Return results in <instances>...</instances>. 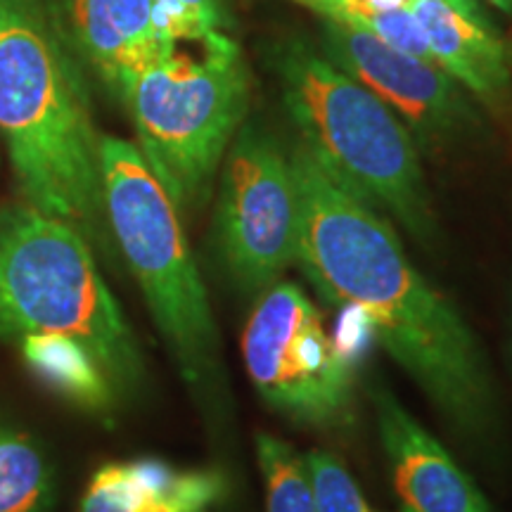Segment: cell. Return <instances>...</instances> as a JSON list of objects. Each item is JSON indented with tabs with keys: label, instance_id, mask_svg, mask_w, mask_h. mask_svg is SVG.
Returning <instances> with one entry per match:
<instances>
[{
	"label": "cell",
	"instance_id": "cell-12",
	"mask_svg": "<svg viewBox=\"0 0 512 512\" xmlns=\"http://www.w3.org/2000/svg\"><path fill=\"white\" fill-rule=\"evenodd\" d=\"M226 494L216 470H178L162 460L110 463L95 472L81 512H211Z\"/></svg>",
	"mask_w": 512,
	"mask_h": 512
},
{
	"label": "cell",
	"instance_id": "cell-22",
	"mask_svg": "<svg viewBox=\"0 0 512 512\" xmlns=\"http://www.w3.org/2000/svg\"><path fill=\"white\" fill-rule=\"evenodd\" d=\"M448 5H453L458 12H463V15H467L470 19H477V22H486L484 12L482 8H479L477 0H446Z\"/></svg>",
	"mask_w": 512,
	"mask_h": 512
},
{
	"label": "cell",
	"instance_id": "cell-3",
	"mask_svg": "<svg viewBox=\"0 0 512 512\" xmlns=\"http://www.w3.org/2000/svg\"><path fill=\"white\" fill-rule=\"evenodd\" d=\"M105 214L119 259L133 273L178 373L209 418L228 408L221 337L181 211L138 145L100 140Z\"/></svg>",
	"mask_w": 512,
	"mask_h": 512
},
{
	"label": "cell",
	"instance_id": "cell-11",
	"mask_svg": "<svg viewBox=\"0 0 512 512\" xmlns=\"http://www.w3.org/2000/svg\"><path fill=\"white\" fill-rule=\"evenodd\" d=\"M46 5L67 46L117 95L171 46L159 36L152 0H46Z\"/></svg>",
	"mask_w": 512,
	"mask_h": 512
},
{
	"label": "cell",
	"instance_id": "cell-10",
	"mask_svg": "<svg viewBox=\"0 0 512 512\" xmlns=\"http://www.w3.org/2000/svg\"><path fill=\"white\" fill-rule=\"evenodd\" d=\"M399 512H496L444 444L387 387L373 389Z\"/></svg>",
	"mask_w": 512,
	"mask_h": 512
},
{
	"label": "cell",
	"instance_id": "cell-13",
	"mask_svg": "<svg viewBox=\"0 0 512 512\" xmlns=\"http://www.w3.org/2000/svg\"><path fill=\"white\" fill-rule=\"evenodd\" d=\"M434 62L460 86L486 102H496L510 86V57L489 22H477L446 0H411Z\"/></svg>",
	"mask_w": 512,
	"mask_h": 512
},
{
	"label": "cell",
	"instance_id": "cell-9",
	"mask_svg": "<svg viewBox=\"0 0 512 512\" xmlns=\"http://www.w3.org/2000/svg\"><path fill=\"white\" fill-rule=\"evenodd\" d=\"M325 53L392 107L420 143L446 145L477 124L460 83L439 64L399 53L351 19H328Z\"/></svg>",
	"mask_w": 512,
	"mask_h": 512
},
{
	"label": "cell",
	"instance_id": "cell-2",
	"mask_svg": "<svg viewBox=\"0 0 512 512\" xmlns=\"http://www.w3.org/2000/svg\"><path fill=\"white\" fill-rule=\"evenodd\" d=\"M46 0H0V140L22 202L112 259L100 136Z\"/></svg>",
	"mask_w": 512,
	"mask_h": 512
},
{
	"label": "cell",
	"instance_id": "cell-4",
	"mask_svg": "<svg viewBox=\"0 0 512 512\" xmlns=\"http://www.w3.org/2000/svg\"><path fill=\"white\" fill-rule=\"evenodd\" d=\"M275 74L306 150L415 242L432 245L439 228L418 140L399 114L302 41L275 53Z\"/></svg>",
	"mask_w": 512,
	"mask_h": 512
},
{
	"label": "cell",
	"instance_id": "cell-21",
	"mask_svg": "<svg viewBox=\"0 0 512 512\" xmlns=\"http://www.w3.org/2000/svg\"><path fill=\"white\" fill-rule=\"evenodd\" d=\"M297 3L306 5V8L316 10L325 19H342L347 15V3L349 0H297Z\"/></svg>",
	"mask_w": 512,
	"mask_h": 512
},
{
	"label": "cell",
	"instance_id": "cell-5",
	"mask_svg": "<svg viewBox=\"0 0 512 512\" xmlns=\"http://www.w3.org/2000/svg\"><path fill=\"white\" fill-rule=\"evenodd\" d=\"M48 332L79 342L117 396L143 382L138 339L91 242L29 204H10L0 209V339L22 342Z\"/></svg>",
	"mask_w": 512,
	"mask_h": 512
},
{
	"label": "cell",
	"instance_id": "cell-23",
	"mask_svg": "<svg viewBox=\"0 0 512 512\" xmlns=\"http://www.w3.org/2000/svg\"><path fill=\"white\" fill-rule=\"evenodd\" d=\"M491 5H496L498 10L508 12V15H512V0H489Z\"/></svg>",
	"mask_w": 512,
	"mask_h": 512
},
{
	"label": "cell",
	"instance_id": "cell-8",
	"mask_svg": "<svg viewBox=\"0 0 512 512\" xmlns=\"http://www.w3.org/2000/svg\"><path fill=\"white\" fill-rule=\"evenodd\" d=\"M214 242L223 271L259 294L297 259L299 197L292 159L264 126L242 124L221 164Z\"/></svg>",
	"mask_w": 512,
	"mask_h": 512
},
{
	"label": "cell",
	"instance_id": "cell-1",
	"mask_svg": "<svg viewBox=\"0 0 512 512\" xmlns=\"http://www.w3.org/2000/svg\"><path fill=\"white\" fill-rule=\"evenodd\" d=\"M290 159L299 197L294 264L325 304L366 320L458 437L489 439L498 425L496 382L463 313L413 264L387 216L304 145Z\"/></svg>",
	"mask_w": 512,
	"mask_h": 512
},
{
	"label": "cell",
	"instance_id": "cell-6",
	"mask_svg": "<svg viewBox=\"0 0 512 512\" xmlns=\"http://www.w3.org/2000/svg\"><path fill=\"white\" fill-rule=\"evenodd\" d=\"M169 50L121 86L138 150L178 211L207 204L249 112V72L226 31Z\"/></svg>",
	"mask_w": 512,
	"mask_h": 512
},
{
	"label": "cell",
	"instance_id": "cell-19",
	"mask_svg": "<svg viewBox=\"0 0 512 512\" xmlns=\"http://www.w3.org/2000/svg\"><path fill=\"white\" fill-rule=\"evenodd\" d=\"M344 19H351V22L361 24V27L373 31L380 41L387 43V46H392L394 50H399V53L434 62L425 31H422L420 22L415 19L411 8H396V10L373 12V15L344 17Z\"/></svg>",
	"mask_w": 512,
	"mask_h": 512
},
{
	"label": "cell",
	"instance_id": "cell-7",
	"mask_svg": "<svg viewBox=\"0 0 512 512\" xmlns=\"http://www.w3.org/2000/svg\"><path fill=\"white\" fill-rule=\"evenodd\" d=\"M242 361L273 411L318 430L351 420L354 366L299 285L278 280L256 294L242 330Z\"/></svg>",
	"mask_w": 512,
	"mask_h": 512
},
{
	"label": "cell",
	"instance_id": "cell-17",
	"mask_svg": "<svg viewBox=\"0 0 512 512\" xmlns=\"http://www.w3.org/2000/svg\"><path fill=\"white\" fill-rule=\"evenodd\" d=\"M155 24L166 43L200 41L226 31L230 24L226 0H152Z\"/></svg>",
	"mask_w": 512,
	"mask_h": 512
},
{
	"label": "cell",
	"instance_id": "cell-20",
	"mask_svg": "<svg viewBox=\"0 0 512 512\" xmlns=\"http://www.w3.org/2000/svg\"><path fill=\"white\" fill-rule=\"evenodd\" d=\"M408 3H411V0H349L347 15L344 17H363V15H373V12L408 8Z\"/></svg>",
	"mask_w": 512,
	"mask_h": 512
},
{
	"label": "cell",
	"instance_id": "cell-14",
	"mask_svg": "<svg viewBox=\"0 0 512 512\" xmlns=\"http://www.w3.org/2000/svg\"><path fill=\"white\" fill-rule=\"evenodd\" d=\"M24 361L53 392L93 413H105L117 403V392L95 358L64 335H29L19 342Z\"/></svg>",
	"mask_w": 512,
	"mask_h": 512
},
{
	"label": "cell",
	"instance_id": "cell-18",
	"mask_svg": "<svg viewBox=\"0 0 512 512\" xmlns=\"http://www.w3.org/2000/svg\"><path fill=\"white\" fill-rule=\"evenodd\" d=\"M306 458L316 512H375L358 489L356 479L335 453L311 451Z\"/></svg>",
	"mask_w": 512,
	"mask_h": 512
},
{
	"label": "cell",
	"instance_id": "cell-16",
	"mask_svg": "<svg viewBox=\"0 0 512 512\" xmlns=\"http://www.w3.org/2000/svg\"><path fill=\"white\" fill-rule=\"evenodd\" d=\"M256 463L266 491L268 512H316L306 458L275 434H256Z\"/></svg>",
	"mask_w": 512,
	"mask_h": 512
},
{
	"label": "cell",
	"instance_id": "cell-15",
	"mask_svg": "<svg viewBox=\"0 0 512 512\" xmlns=\"http://www.w3.org/2000/svg\"><path fill=\"white\" fill-rule=\"evenodd\" d=\"M50 494L43 453L0 418V512H41Z\"/></svg>",
	"mask_w": 512,
	"mask_h": 512
}]
</instances>
